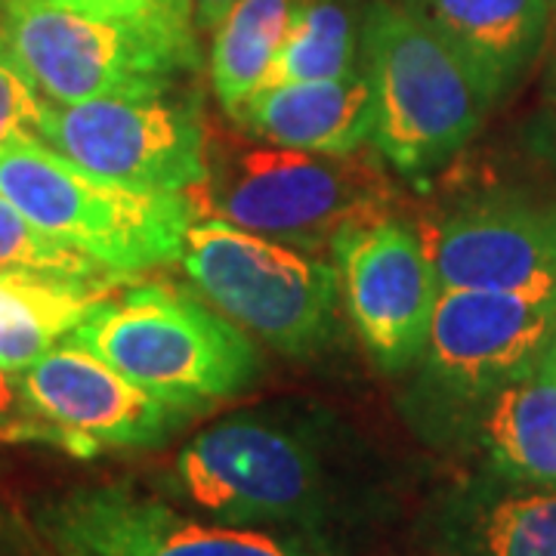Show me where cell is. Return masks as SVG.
I'll return each mask as SVG.
<instances>
[{
  "instance_id": "6da1fadb",
  "label": "cell",
  "mask_w": 556,
  "mask_h": 556,
  "mask_svg": "<svg viewBox=\"0 0 556 556\" xmlns=\"http://www.w3.org/2000/svg\"><path fill=\"white\" fill-rule=\"evenodd\" d=\"M68 338L189 415L239 396L260 375L248 331L189 291L161 281L121 285Z\"/></svg>"
},
{
  "instance_id": "7a4b0ae2",
  "label": "cell",
  "mask_w": 556,
  "mask_h": 556,
  "mask_svg": "<svg viewBox=\"0 0 556 556\" xmlns=\"http://www.w3.org/2000/svg\"><path fill=\"white\" fill-rule=\"evenodd\" d=\"M199 211L248 232L318 254L340 232L387 217L393 186L378 161L281 149L207 134V179Z\"/></svg>"
},
{
  "instance_id": "3957f363",
  "label": "cell",
  "mask_w": 556,
  "mask_h": 556,
  "mask_svg": "<svg viewBox=\"0 0 556 556\" xmlns=\"http://www.w3.org/2000/svg\"><path fill=\"white\" fill-rule=\"evenodd\" d=\"M358 62L375 93L371 146L402 177L445 167L492 109L455 50L405 0L362 10Z\"/></svg>"
},
{
  "instance_id": "277c9868",
  "label": "cell",
  "mask_w": 556,
  "mask_h": 556,
  "mask_svg": "<svg viewBox=\"0 0 556 556\" xmlns=\"http://www.w3.org/2000/svg\"><path fill=\"white\" fill-rule=\"evenodd\" d=\"M164 489L189 514L276 532L321 522L334 479L321 445L303 427L232 415L179 448Z\"/></svg>"
},
{
  "instance_id": "5b68a950",
  "label": "cell",
  "mask_w": 556,
  "mask_h": 556,
  "mask_svg": "<svg viewBox=\"0 0 556 556\" xmlns=\"http://www.w3.org/2000/svg\"><path fill=\"white\" fill-rule=\"evenodd\" d=\"M0 195L43 232L112 273L139 276L182 257L199 204L189 192H137L68 161L38 137L0 152Z\"/></svg>"
},
{
  "instance_id": "8992f818",
  "label": "cell",
  "mask_w": 556,
  "mask_h": 556,
  "mask_svg": "<svg viewBox=\"0 0 556 556\" xmlns=\"http://www.w3.org/2000/svg\"><path fill=\"white\" fill-rule=\"evenodd\" d=\"M179 263L214 309L285 356H313L334 338L343 288L328 260L219 217H199Z\"/></svg>"
},
{
  "instance_id": "52a82bcc",
  "label": "cell",
  "mask_w": 556,
  "mask_h": 556,
  "mask_svg": "<svg viewBox=\"0 0 556 556\" xmlns=\"http://www.w3.org/2000/svg\"><path fill=\"white\" fill-rule=\"evenodd\" d=\"M0 35L47 102L164 97L201 62L199 38L84 16L53 0H7Z\"/></svg>"
},
{
  "instance_id": "ba28073f",
  "label": "cell",
  "mask_w": 556,
  "mask_h": 556,
  "mask_svg": "<svg viewBox=\"0 0 556 556\" xmlns=\"http://www.w3.org/2000/svg\"><path fill=\"white\" fill-rule=\"evenodd\" d=\"M554 340L556 288H442L415 362L417 390L439 408L470 417L504 387L538 371Z\"/></svg>"
},
{
  "instance_id": "9c48e42d",
  "label": "cell",
  "mask_w": 556,
  "mask_h": 556,
  "mask_svg": "<svg viewBox=\"0 0 556 556\" xmlns=\"http://www.w3.org/2000/svg\"><path fill=\"white\" fill-rule=\"evenodd\" d=\"M40 139L84 170L137 192H192L207 179V127L189 93L47 102Z\"/></svg>"
},
{
  "instance_id": "30bf717a",
  "label": "cell",
  "mask_w": 556,
  "mask_h": 556,
  "mask_svg": "<svg viewBox=\"0 0 556 556\" xmlns=\"http://www.w3.org/2000/svg\"><path fill=\"white\" fill-rule=\"evenodd\" d=\"M38 529L56 556H325L294 538L189 514L127 482L80 485L47 501Z\"/></svg>"
},
{
  "instance_id": "8fae6325",
  "label": "cell",
  "mask_w": 556,
  "mask_h": 556,
  "mask_svg": "<svg viewBox=\"0 0 556 556\" xmlns=\"http://www.w3.org/2000/svg\"><path fill=\"white\" fill-rule=\"evenodd\" d=\"M331 257L346 316L368 356L390 375L412 368L424 353L442 291L420 232L387 214L340 232Z\"/></svg>"
},
{
  "instance_id": "7c38bea8",
  "label": "cell",
  "mask_w": 556,
  "mask_h": 556,
  "mask_svg": "<svg viewBox=\"0 0 556 556\" xmlns=\"http://www.w3.org/2000/svg\"><path fill=\"white\" fill-rule=\"evenodd\" d=\"M442 288H556V201L519 192L470 195L417 226Z\"/></svg>"
},
{
  "instance_id": "4fadbf2b",
  "label": "cell",
  "mask_w": 556,
  "mask_h": 556,
  "mask_svg": "<svg viewBox=\"0 0 556 556\" xmlns=\"http://www.w3.org/2000/svg\"><path fill=\"white\" fill-rule=\"evenodd\" d=\"M20 378L35 408L60 430L62 452L75 457L105 448H155L192 417L72 340L47 350Z\"/></svg>"
},
{
  "instance_id": "5bb4252c",
  "label": "cell",
  "mask_w": 556,
  "mask_h": 556,
  "mask_svg": "<svg viewBox=\"0 0 556 556\" xmlns=\"http://www.w3.org/2000/svg\"><path fill=\"white\" fill-rule=\"evenodd\" d=\"M244 134L269 146L353 155L371 142L375 93L362 62L356 72L331 80H298L266 87L229 115Z\"/></svg>"
},
{
  "instance_id": "9a60e30c",
  "label": "cell",
  "mask_w": 556,
  "mask_h": 556,
  "mask_svg": "<svg viewBox=\"0 0 556 556\" xmlns=\"http://www.w3.org/2000/svg\"><path fill=\"white\" fill-rule=\"evenodd\" d=\"M479 84L495 109L544 50L554 0H405Z\"/></svg>"
},
{
  "instance_id": "2e32d148",
  "label": "cell",
  "mask_w": 556,
  "mask_h": 556,
  "mask_svg": "<svg viewBox=\"0 0 556 556\" xmlns=\"http://www.w3.org/2000/svg\"><path fill=\"white\" fill-rule=\"evenodd\" d=\"M442 556H556V489L489 477L448 501Z\"/></svg>"
},
{
  "instance_id": "e0dca14e",
  "label": "cell",
  "mask_w": 556,
  "mask_h": 556,
  "mask_svg": "<svg viewBox=\"0 0 556 556\" xmlns=\"http://www.w3.org/2000/svg\"><path fill=\"white\" fill-rule=\"evenodd\" d=\"M470 430L492 477L556 489V378L544 365L479 405Z\"/></svg>"
},
{
  "instance_id": "ac0fdd59",
  "label": "cell",
  "mask_w": 556,
  "mask_h": 556,
  "mask_svg": "<svg viewBox=\"0 0 556 556\" xmlns=\"http://www.w3.org/2000/svg\"><path fill=\"white\" fill-rule=\"evenodd\" d=\"M306 0H236L211 28V87L226 115L254 97Z\"/></svg>"
},
{
  "instance_id": "d6986e66",
  "label": "cell",
  "mask_w": 556,
  "mask_h": 556,
  "mask_svg": "<svg viewBox=\"0 0 556 556\" xmlns=\"http://www.w3.org/2000/svg\"><path fill=\"white\" fill-rule=\"evenodd\" d=\"M109 294L0 276V365L25 371Z\"/></svg>"
},
{
  "instance_id": "ffe728a7",
  "label": "cell",
  "mask_w": 556,
  "mask_h": 556,
  "mask_svg": "<svg viewBox=\"0 0 556 556\" xmlns=\"http://www.w3.org/2000/svg\"><path fill=\"white\" fill-rule=\"evenodd\" d=\"M362 10L356 0H306L260 90L298 80L343 78L356 72L362 53Z\"/></svg>"
},
{
  "instance_id": "44dd1931",
  "label": "cell",
  "mask_w": 556,
  "mask_h": 556,
  "mask_svg": "<svg viewBox=\"0 0 556 556\" xmlns=\"http://www.w3.org/2000/svg\"><path fill=\"white\" fill-rule=\"evenodd\" d=\"M0 276L80 288V291H115L130 278H137L112 273L100 260L43 232L3 195H0Z\"/></svg>"
},
{
  "instance_id": "7402d4cb",
  "label": "cell",
  "mask_w": 556,
  "mask_h": 556,
  "mask_svg": "<svg viewBox=\"0 0 556 556\" xmlns=\"http://www.w3.org/2000/svg\"><path fill=\"white\" fill-rule=\"evenodd\" d=\"M43 115H47V100L22 72V65L0 35V152L16 139H40Z\"/></svg>"
},
{
  "instance_id": "603a6c76",
  "label": "cell",
  "mask_w": 556,
  "mask_h": 556,
  "mask_svg": "<svg viewBox=\"0 0 556 556\" xmlns=\"http://www.w3.org/2000/svg\"><path fill=\"white\" fill-rule=\"evenodd\" d=\"M84 16L112 22H137L161 31H174L186 38H199L195 3L192 0H53Z\"/></svg>"
},
{
  "instance_id": "cb8c5ba5",
  "label": "cell",
  "mask_w": 556,
  "mask_h": 556,
  "mask_svg": "<svg viewBox=\"0 0 556 556\" xmlns=\"http://www.w3.org/2000/svg\"><path fill=\"white\" fill-rule=\"evenodd\" d=\"M0 439L7 442H43L62 448L60 430L40 415L25 393V383L16 371L0 365Z\"/></svg>"
},
{
  "instance_id": "d4e9b609",
  "label": "cell",
  "mask_w": 556,
  "mask_h": 556,
  "mask_svg": "<svg viewBox=\"0 0 556 556\" xmlns=\"http://www.w3.org/2000/svg\"><path fill=\"white\" fill-rule=\"evenodd\" d=\"M526 142L556 174V102H547L535 118L526 124Z\"/></svg>"
},
{
  "instance_id": "484cf974",
  "label": "cell",
  "mask_w": 556,
  "mask_h": 556,
  "mask_svg": "<svg viewBox=\"0 0 556 556\" xmlns=\"http://www.w3.org/2000/svg\"><path fill=\"white\" fill-rule=\"evenodd\" d=\"M192 3H195V25H199V31H211L236 0H192Z\"/></svg>"
},
{
  "instance_id": "4316f807",
  "label": "cell",
  "mask_w": 556,
  "mask_h": 556,
  "mask_svg": "<svg viewBox=\"0 0 556 556\" xmlns=\"http://www.w3.org/2000/svg\"><path fill=\"white\" fill-rule=\"evenodd\" d=\"M544 93H547V102H556V38H554V50H551L547 78H544Z\"/></svg>"
},
{
  "instance_id": "83f0119b",
  "label": "cell",
  "mask_w": 556,
  "mask_h": 556,
  "mask_svg": "<svg viewBox=\"0 0 556 556\" xmlns=\"http://www.w3.org/2000/svg\"><path fill=\"white\" fill-rule=\"evenodd\" d=\"M544 368H547V371L556 378V340H554V346H551V353H547V358H544Z\"/></svg>"
},
{
  "instance_id": "f1b7e54d",
  "label": "cell",
  "mask_w": 556,
  "mask_h": 556,
  "mask_svg": "<svg viewBox=\"0 0 556 556\" xmlns=\"http://www.w3.org/2000/svg\"><path fill=\"white\" fill-rule=\"evenodd\" d=\"M3 3H7V0H0V13H3Z\"/></svg>"
},
{
  "instance_id": "f546056e",
  "label": "cell",
  "mask_w": 556,
  "mask_h": 556,
  "mask_svg": "<svg viewBox=\"0 0 556 556\" xmlns=\"http://www.w3.org/2000/svg\"><path fill=\"white\" fill-rule=\"evenodd\" d=\"M0 514H3V510H0Z\"/></svg>"
}]
</instances>
